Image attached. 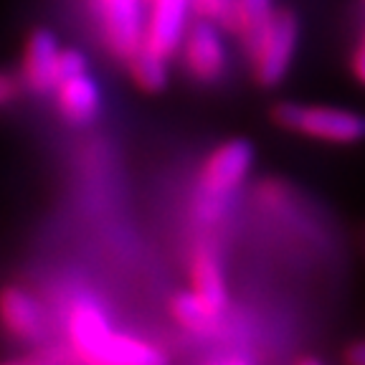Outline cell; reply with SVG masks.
<instances>
[{
	"mask_svg": "<svg viewBox=\"0 0 365 365\" xmlns=\"http://www.w3.org/2000/svg\"><path fill=\"white\" fill-rule=\"evenodd\" d=\"M299 18L287 8H274L259 34L246 48L251 53V74L264 89H274L289 74L299 48Z\"/></svg>",
	"mask_w": 365,
	"mask_h": 365,
	"instance_id": "3957f363",
	"label": "cell"
},
{
	"mask_svg": "<svg viewBox=\"0 0 365 365\" xmlns=\"http://www.w3.org/2000/svg\"><path fill=\"white\" fill-rule=\"evenodd\" d=\"M21 89H23L21 76L11 74V71H3V68H0V109L16 102L18 94H21Z\"/></svg>",
	"mask_w": 365,
	"mask_h": 365,
	"instance_id": "ac0fdd59",
	"label": "cell"
},
{
	"mask_svg": "<svg viewBox=\"0 0 365 365\" xmlns=\"http://www.w3.org/2000/svg\"><path fill=\"white\" fill-rule=\"evenodd\" d=\"M107 51L125 61L145 36L148 0H86Z\"/></svg>",
	"mask_w": 365,
	"mask_h": 365,
	"instance_id": "5b68a950",
	"label": "cell"
},
{
	"mask_svg": "<svg viewBox=\"0 0 365 365\" xmlns=\"http://www.w3.org/2000/svg\"><path fill=\"white\" fill-rule=\"evenodd\" d=\"M0 365H68V355L56 345H46V348H34L31 353L16 355V358L0 360Z\"/></svg>",
	"mask_w": 365,
	"mask_h": 365,
	"instance_id": "9a60e30c",
	"label": "cell"
},
{
	"mask_svg": "<svg viewBox=\"0 0 365 365\" xmlns=\"http://www.w3.org/2000/svg\"><path fill=\"white\" fill-rule=\"evenodd\" d=\"M272 13H274V0H234L228 31L236 34L249 46Z\"/></svg>",
	"mask_w": 365,
	"mask_h": 365,
	"instance_id": "5bb4252c",
	"label": "cell"
},
{
	"mask_svg": "<svg viewBox=\"0 0 365 365\" xmlns=\"http://www.w3.org/2000/svg\"><path fill=\"white\" fill-rule=\"evenodd\" d=\"M254 145L244 137H234L228 143H221L208 153L200 168L198 185L203 193L205 203L200 205V211L208 208L211 203H218L226 198L228 193H234L241 182L249 178L251 168H254Z\"/></svg>",
	"mask_w": 365,
	"mask_h": 365,
	"instance_id": "277c9868",
	"label": "cell"
},
{
	"mask_svg": "<svg viewBox=\"0 0 365 365\" xmlns=\"http://www.w3.org/2000/svg\"><path fill=\"white\" fill-rule=\"evenodd\" d=\"M66 335L84 365H168V355L153 342L114 332L104 309L94 302H76L68 309Z\"/></svg>",
	"mask_w": 365,
	"mask_h": 365,
	"instance_id": "6da1fadb",
	"label": "cell"
},
{
	"mask_svg": "<svg viewBox=\"0 0 365 365\" xmlns=\"http://www.w3.org/2000/svg\"><path fill=\"white\" fill-rule=\"evenodd\" d=\"M188 262H190L188 267L190 292L211 309L223 312L228 304V292H226V277H223L218 251L208 241H198L193 246V251H190Z\"/></svg>",
	"mask_w": 365,
	"mask_h": 365,
	"instance_id": "8fae6325",
	"label": "cell"
},
{
	"mask_svg": "<svg viewBox=\"0 0 365 365\" xmlns=\"http://www.w3.org/2000/svg\"><path fill=\"white\" fill-rule=\"evenodd\" d=\"M190 18H193L190 0H148L143 43L165 58L178 56Z\"/></svg>",
	"mask_w": 365,
	"mask_h": 365,
	"instance_id": "52a82bcc",
	"label": "cell"
},
{
	"mask_svg": "<svg viewBox=\"0 0 365 365\" xmlns=\"http://www.w3.org/2000/svg\"><path fill=\"white\" fill-rule=\"evenodd\" d=\"M190 11L195 18L218 23L221 29L228 31L231 26V11H234V0H190Z\"/></svg>",
	"mask_w": 365,
	"mask_h": 365,
	"instance_id": "2e32d148",
	"label": "cell"
},
{
	"mask_svg": "<svg viewBox=\"0 0 365 365\" xmlns=\"http://www.w3.org/2000/svg\"><path fill=\"white\" fill-rule=\"evenodd\" d=\"M279 130L330 145H358L365 140V114L330 104L279 102L269 112Z\"/></svg>",
	"mask_w": 365,
	"mask_h": 365,
	"instance_id": "7a4b0ae2",
	"label": "cell"
},
{
	"mask_svg": "<svg viewBox=\"0 0 365 365\" xmlns=\"http://www.w3.org/2000/svg\"><path fill=\"white\" fill-rule=\"evenodd\" d=\"M125 66L132 84L145 94H160L168 86V79H170V58H165L163 53H158L145 43H140L125 58Z\"/></svg>",
	"mask_w": 365,
	"mask_h": 365,
	"instance_id": "7c38bea8",
	"label": "cell"
},
{
	"mask_svg": "<svg viewBox=\"0 0 365 365\" xmlns=\"http://www.w3.org/2000/svg\"><path fill=\"white\" fill-rule=\"evenodd\" d=\"M53 99L58 114L74 127L91 125L102 112V89L89 71L58 81L53 86Z\"/></svg>",
	"mask_w": 365,
	"mask_h": 365,
	"instance_id": "30bf717a",
	"label": "cell"
},
{
	"mask_svg": "<svg viewBox=\"0 0 365 365\" xmlns=\"http://www.w3.org/2000/svg\"><path fill=\"white\" fill-rule=\"evenodd\" d=\"M350 71H353L355 81L360 86H365V36L358 46H355L353 56H350Z\"/></svg>",
	"mask_w": 365,
	"mask_h": 365,
	"instance_id": "d6986e66",
	"label": "cell"
},
{
	"mask_svg": "<svg viewBox=\"0 0 365 365\" xmlns=\"http://www.w3.org/2000/svg\"><path fill=\"white\" fill-rule=\"evenodd\" d=\"M89 71V61L86 56L79 51V48H61L56 58V84L68 76H76V74H84Z\"/></svg>",
	"mask_w": 365,
	"mask_h": 365,
	"instance_id": "e0dca14e",
	"label": "cell"
},
{
	"mask_svg": "<svg viewBox=\"0 0 365 365\" xmlns=\"http://www.w3.org/2000/svg\"><path fill=\"white\" fill-rule=\"evenodd\" d=\"M208 365H249L244 358H236V355H228V358H221L216 363H208Z\"/></svg>",
	"mask_w": 365,
	"mask_h": 365,
	"instance_id": "44dd1931",
	"label": "cell"
},
{
	"mask_svg": "<svg viewBox=\"0 0 365 365\" xmlns=\"http://www.w3.org/2000/svg\"><path fill=\"white\" fill-rule=\"evenodd\" d=\"M61 46L48 29H34L21 56V84L34 94H46L56 86V58Z\"/></svg>",
	"mask_w": 365,
	"mask_h": 365,
	"instance_id": "9c48e42d",
	"label": "cell"
},
{
	"mask_svg": "<svg viewBox=\"0 0 365 365\" xmlns=\"http://www.w3.org/2000/svg\"><path fill=\"white\" fill-rule=\"evenodd\" d=\"M170 314L175 322L195 335H211L221 327L223 312H216L208 304H203L193 292H178L170 299Z\"/></svg>",
	"mask_w": 365,
	"mask_h": 365,
	"instance_id": "4fadbf2b",
	"label": "cell"
},
{
	"mask_svg": "<svg viewBox=\"0 0 365 365\" xmlns=\"http://www.w3.org/2000/svg\"><path fill=\"white\" fill-rule=\"evenodd\" d=\"M0 325L13 340L36 345L46 332L43 307L29 289L6 284L0 289Z\"/></svg>",
	"mask_w": 365,
	"mask_h": 365,
	"instance_id": "ba28073f",
	"label": "cell"
},
{
	"mask_svg": "<svg viewBox=\"0 0 365 365\" xmlns=\"http://www.w3.org/2000/svg\"><path fill=\"white\" fill-rule=\"evenodd\" d=\"M178 53H180L185 71L200 84H213L226 74L228 48L223 41L221 26L213 21L195 16L190 18Z\"/></svg>",
	"mask_w": 365,
	"mask_h": 365,
	"instance_id": "8992f818",
	"label": "cell"
},
{
	"mask_svg": "<svg viewBox=\"0 0 365 365\" xmlns=\"http://www.w3.org/2000/svg\"><path fill=\"white\" fill-rule=\"evenodd\" d=\"M294 365H322V360H317V358H299Z\"/></svg>",
	"mask_w": 365,
	"mask_h": 365,
	"instance_id": "7402d4cb",
	"label": "cell"
},
{
	"mask_svg": "<svg viewBox=\"0 0 365 365\" xmlns=\"http://www.w3.org/2000/svg\"><path fill=\"white\" fill-rule=\"evenodd\" d=\"M345 360H348V365H365V340L350 345L348 353H345Z\"/></svg>",
	"mask_w": 365,
	"mask_h": 365,
	"instance_id": "ffe728a7",
	"label": "cell"
}]
</instances>
